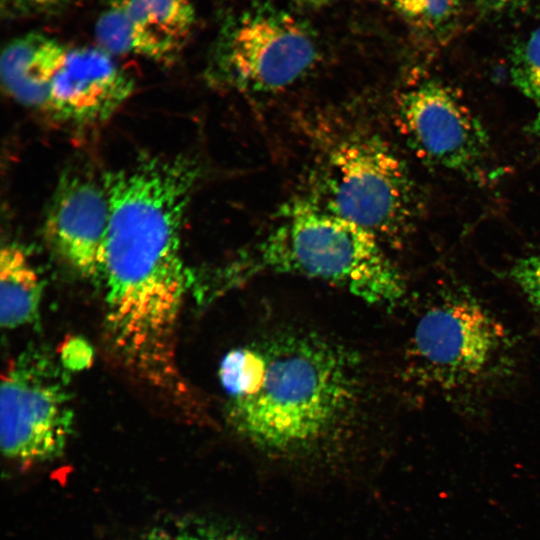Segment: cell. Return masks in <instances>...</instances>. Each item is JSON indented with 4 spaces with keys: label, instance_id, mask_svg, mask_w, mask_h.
Here are the masks:
<instances>
[{
    "label": "cell",
    "instance_id": "7",
    "mask_svg": "<svg viewBox=\"0 0 540 540\" xmlns=\"http://www.w3.org/2000/svg\"><path fill=\"white\" fill-rule=\"evenodd\" d=\"M496 319L466 292H448L418 321L412 352L426 378L444 389L477 380L505 342Z\"/></svg>",
    "mask_w": 540,
    "mask_h": 540
},
{
    "label": "cell",
    "instance_id": "20",
    "mask_svg": "<svg viewBox=\"0 0 540 540\" xmlns=\"http://www.w3.org/2000/svg\"><path fill=\"white\" fill-rule=\"evenodd\" d=\"M15 2L18 6L33 10V11H51L54 10L63 4H65L68 0H11Z\"/></svg>",
    "mask_w": 540,
    "mask_h": 540
},
{
    "label": "cell",
    "instance_id": "9",
    "mask_svg": "<svg viewBox=\"0 0 540 540\" xmlns=\"http://www.w3.org/2000/svg\"><path fill=\"white\" fill-rule=\"evenodd\" d=\"M132 91V80L105 50L67 48L39 111L65 123L95 124L111 117Z\"/></svg>",
    "mask_w": 540,
    "mask_h": 540
},
{
    "label": "cell",
    "instance_id": "23",
    "mask_svg": "<svg viewBox=\"0 0 540 540\" xmlns=\"http://www.w3.org/2000/svg\"><path fill=\"white\" fill-rule=\"evenodd\" d=\"M297 4L309 6V7H319L323 5H327L335 0H290Z\"/></svg>",
    "mask_w": 540,
    "mask_h": 540
},
{
    "label": "cell",
    "instance_id": "22",
    "mask_svg": "<svg viewBox=\"0 0 540 540\" xmlns=\"http://www.w3.org/2000/svg\"><path fill=\"white\" fill-rule=\"evenodd\" d=\"M530 131L536 139L537 143L540 145V103L538 104L537 114L530 126Z\"/></svg>",
    "mask_w": 540,
    "mask_h": 540
},
{
    "label": "cell",
    "instance_id": "6",
    "mask_svg": "<svg viewBox=\"0 0 540 540\" xmlns=\"http://www.w3.org/2000/svg\"><path fill=\"white\" fill-rule=\"evenodd\" d=\"M317 60V43L303 23L280 10L254 9L224 30L211 77L239 93H273L298 82Z\"/></svg>",
    "mask_w": 540,
    "mask_h": 540
},
{
    "label": "cell",
    "instance_id": "18",
    "mask_svg": "<svg viewBox=\"0 0 540 540\" xmlns=\"http://www.w3.org/2000/svg\"><path fill=\"white\" fill-rule=\"evenodd\" d=\"M510 276L528 301L540 310V254L519 259L513 265Z\"/></svg>",
    "mask_w": 540,
    "mask_h": 540
},
{
    "label": "cell",
    "instance_id": "2",
    "mask_svg": "<svg viewBox=\"0 0 540 540\" xmlns=\"http://www.w3.org/2000/svg\"><path fill=\"white\" fill-rule=\"evenodd\" d=\"M357 366L351 352L313 333L280 332L233 348L218 371L228 422L265 450L308 448L351 412Z\"/></svg>",
    "mask_w": 540,
    "mask_h": 540
},
{
    "label": "cell",
    "instance_id": "11",
    "mask_svg": "<svg viewBox=\"0 0 540 540\" xmlns=\"http://www.w3.org/2000/svg\"><path fill=\"white\" fill-rule=\"evenodd\" d=\"M66 50L64 45L38 33L14 39L0 58L4 90L22 105L40 110L48 82Z\"/></svg>",
    "mask_w": 540,
    "mask_h": 540
},
{
    "label": "cell",
    "instance_id": "15",
    "mask_svg": "<svg viewBox=\"0 0 540 540\" xmlns=\"http://www.w3.org/2000/svg\"><path fill=\"white\" fill-rule=\"evenodd\" d=\"M153 28L179 51L191 32L195 12L191 0H135Z\"/></svg>",
    "mask_w": 540,
    "mask_h": 540
},
{
    "label": "cell",
    "instance_id": "19",
    "mask_svg": "<svg viewBox=\"0 0 540 540\" xmlns=\"http://www.w3.org/2000/svg\"><path fill=\"white\" fill-rule=\"evenodd\" d=\"M92 361V350L85 340L72 338L61 351V364L69 370H81Z\"/></svg>",
    "mask_w": 540,
    "mask_h": 540
},
{
    "label": "cell",
    "instance_id": "17",
    "mask_svg": "<svg viewBox=\"0 0 540 540\" xmlns=\"http://www.w3.org/2000/svg\"><path fill=\"white\" fill-rule=\"evenodd\" d=\"M146 540H243L237 534L202 521L187 519L155 527Z\"/></svg>",
    "mask_w": 540,
    "mask_h": 540
},
{
    "label": "cell",
    "instance_id": "21",
    "mask_svg": "<svg viewBox=\"0 0 540 540\" xmlns=\"http://www.w3.org/2000/svg\"><path fill=\"white\" fill-rule=\"evenodd\" d=\"M491 9L502 10L520 4L524 0H482Z\"/></svg>",
    "mask_w": 540,
    "mask_h": 540
},
{
    "label": "cell",
    "instance_id": "8",
    "mask_svg": "<svg viewBox=\"0 0 540 540\" xmlns=\"http://www.w3.org/2000/svg\"><path fill=\"white\" fill-rule=\"evenodd\" d=\"M400 130L414 153L432 166L475 176L489 153L484 125L462 97L439 80H423L397 100Z\"/></svg>",
    "mask_w": 540,
    "mask_h": 540
},
{
    "label": "cell",
    "instance_id": "5",
    "mask_svg": "<svg viewBox=\"0 0 540 540\" xmlns=\"http://www.w3.org/2000/svg\"><path fill=\"white\" fill-rule=\"evenodd\" d=\"M66 368L45 349L28 348L2 376L0 440L9 460H53L72 435L74 412Z\"/></svg>",
    "mask_w": 540,
    "mask_h": 540
},
{
    "label": "cell",
    "instance_id": "3",
    "mask_svg": "<svg viewBox=\"0 0 540 540\" xmlns=\"http://www.w3.org/2000/svg\"><path fill=\"white\" fill-rule=\"evenodd\" d=\"M379 240L314 200L299 199L282 209L279 223L224 276L236 284L259 272L296 274L342 287L369 304L393 306L405 284Z\"/></svg>",
    "mask_w": 540,
    "mask_h": 540
},
{
    "label": "cell",
    "instance_id": "4",
    "mask_svg": "<svg viewBox=\"0 0 540 540\" xmlns=\"http://www.w3.org/2000/svg\"><path fill=\"white\" fill-rule=\"evenodd\" d=\"M322 164L321 199L314 200L319 205L379 239L399 237L413 226L419 207L415 184L380 136L349 133L331 144Z\"/></svg>",
    "mask_w": 540,
    "mask_h": 540
},
{
    "label": "cell",
    "instance_id": "12",
    "mask_svg": "<svg viewBox=\"0 0 540 540\" xmlns=\"http://www.w3.org/2000/svg\"><path fill=\"white\" fill-rule=\"evenodd\" d=\"M99 47L111 55L141 56L169 64L180 51L151 25L135 0H114L95 26Z\"/></svg>",
    "mask_w": 540,
    "mask_h": 540
},
{
    "label": "cell",
    "instance_id": "13",
    "mask_svg": "<svg viewBox=\"0 0 540 540\" xmlns=\"http://www.w3.org/2000/svg\"><path fill=\"white\" fill-rule=\"evenodd\" d=\"M43 283L25 250L7 243L0 253V322L7 329L35 323Z\"/></svg>",
    "mask_w": 540,
    "mask_h": 540
},
{
    "label": "cell",
    "instance_id": "16",
    "mask_svg": "<svg viewBox=\"0 0 540 540\" xmlns=\"http://www.w3.org/2000/svg\"><path fill=\"white\" fill-rule=\"evenodd\" d=\"M510 75L522 94L540 103V28L514 50Z\"/></svg>",
    "mask_w": 540,
    "mask_h": 540
},
{
    "label": "cell",
    "instance_id": "1",
    "mask_svg": "<svg viewBox=\"0 0 540 540\" xmlns=\"http://www.w3.org/2000/svg\"><path fill=\"white\" fill-rule=\"evenodd\" d=\"M199 172L191 158L146 156L103 179L110 205L101 280L107 336L120 361L159 390L182 379L176 330L190 276L181 234Z\"/></svg>",
    "mask_w": 540,
    "mask_h": 540
},
{
    "label": "cell",
    "instance_id": "10",
    "mask_svg": "<svg viewBox=\"0 0 540 540\" xmlns=\"http://www.w3.org/2000/svg\"><path fill=\"white\" fill-rule=\"evenodd\" d=\"M109 218L103 183L69 174L60 180L50 204L46 236L56 253L80 276L101 281Z\"/></svg>",
    "mask_w": 540,
    "mask_h": 540
},
{
    "label": "cell",
    "instance_id": "14",
    "mask_svg": "<svg viewBox=\"0 0 540 540\" xmlns=\"http://www.w3.org/2000/svg\"><path fill=\"white\" fill-rule=\"evenodd\" d=\"M409 24L425 35L441 41L454 25L460 0H382Z\"/></svg>",
    "mask_w": 540,
    "mask_h": 540
}]
</instances>
